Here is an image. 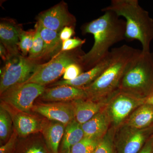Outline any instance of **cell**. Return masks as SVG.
Returning <instances> with one entry per match:
<instances>
[{"instance_id": "4316f807", "label": "cell", "mask_w": 153, "mask_h": 153, "mask_svg": "<svg viewBox=\"0 0 153 153\" xmlns=\"http://www.w3.org/2000/svg\"><path fill=\"white\" fill-rule=\"evenodd\" d=\"M83 68L79 63H74L69 64L63 74V80H73L76 79L83 72Z\"/></svg>"}, {"instance_id": "d6a6232c", "label": "cell", "mask_w": 153, "mask_h": 153, "mask_svg": "<svg viewBox=\"0 0 153 153\" xmlns=\"http://www.w3.org/2000/svg\"><path fill=\"white\" fill-rule=\"evenodd\" d=\"M0 56L5 63L11 58L7 50L1 43L0 44Z\"/></svg>"}, {"instance_id": "9c48e42d", "label": "cell", "mask_w": 153, "mask_h": 153, "mask_svg": "<svg viewBox=\"0 0 153 153\" xmlns=\"http://www.w3.org/2000/svg\"><path fill=\"white\" fill-rule=\"evenodd\" d=\"M153 134V127L140 129L123 124L116 130V153H139Z\"/></svg>"}, {"instance_id": "ac0fdd59", "label": "cell", "mask_w": 153, "mask_h": 153, "mask_svg": "<svg viewBox=\"0 0 153 153\" xmlns=\"http://www.w3.org/2000/svg\"><path fill=\"white\" fill-rule=\"evenodd\" d=\"M124 124L134 128L153 127V105L143 103L138 107Z\"/></svg>"}, {"instance_id": "8fae6325", "label": "cell", "mask_w": 153, "mask_h": 153, "mask_svg": "<svg viewBox=\"0 0 153 153\" xmlns=\"http://www.w3.org/2000/svg\"><path fill=\"white\" fill-rule=\"evenodd\" d=\"M33 110L52 120L66 126L74 119L72 102H58L33 106Z\"/></svg>"}, {"instance_id": "484cf974", "label": "cell", "mask_w": 153, "mask_h": 153, "mask_svg": "<svg viewBox=\"0 0 153 153\" xmlns=\"http://www.w3.org/2000/svg\"><path fill=\"white\" fill-rule=\"evenodd\" d=\"M35 30H30L27 31H21L19 43V49L22 52V55L26 57L29 54L32 48L34 40Z\"/></svg>"}, {"instance_id": "603a6c76", "label": "cell", "mask_w": 153, "mask_h": 153, "mask_svg": "<svg viewBox=\"0 0 153 153\" xmlns=\"http://www.w3.org/2000/svg\"><path fill=\"white\" fill-rule=\"evenodd\" d=\"M12 118L10 114L5 107H0V138L5 141L10 136L12 130Z\"/></svg>"}, {"instance_id": "4fadbf2b", "label": "cell", "mask_w": 153, "mask_h": 153, "mask_svg": "<svg viewBox=\"0 0 153 153\" xmlns=\"http://www.w3.org/2000/svg\"><path fill=\"white\" fill-rule=\"evenodd\" d=\"M41 97L45 101L52 102H71L77 100L87 98L83 88L69 85H59L52 88H46Z\"/></svg>"}, {"instance_id": "ba28073f", "label": "cell", "mask_w": 153, "mask_h": 153, "mask_svg": "<svg viewBox=\"0 0 153 153\" xmlns=\"http://www.w3.org/2000/svg\"><path fill=\"white\" fill-rule=\"evenodd\" d=\"M144 103L143 99L120 91L110 98L105 108L111 123L116 129L126 122L131 114Z\"/></svg>"}, {"instance_id": "5b68a950", "label": "cell", "mask_w": 153, "mask_h": 153, "mask_svg": "<svg viewBox=\"0 0 153 153\" xmlns=\"http://www.w3.org/2000/svg\"><path fill=\"white\" fill-rule=\"evenodd\" d=\"M80 48L68 52L60 51L47 63L38 64L32 76L26 83H34L44 85L55 81L64 74L67 66L79 63L80 57L84 54Z\"/></svg>"}, {"instance_id": "e575fe53", "label": "cell", "mask_w": 153, "mask_h": 153, "mask_svg": "<svg viewBox=\"0 0 153 153\" xmlns=\"http://www.w3.org/2000/svg\"><path fill=\"white\" fill-rule=\"evenodd\" d=\"M151 138H152V143L153 145V134L151 136Z\"/></svg>"}, {"instance_id": "3957f363", "label": "cell", "mask_w": 153, "mask_h": 153, "mask_svg": "<svg viewBox=\"0 0 153 153\" xmlns=\"http://www.w3.org/2000/svg\"><path fill=\"white\" fill-rule=\"evenodd\" d=\"M102 11H111L124 18L126 39L137 40L141 44L142 51H150L153 40V20L149 12L140 6L138 0H112Z\"/></svg>"}, {"instance_id": "30bf717a", "label": "cell", "mask_w": 153, "mask_h": 153, "mask_svg": "<svg viewBox=\"0 0 153 153\" xmlns=\"http://www.w3.org/2000/svg\"><path fill=\"white\" fill-rule=\"evenodd\" d=\"M37 23L44 27L60 33L66 27H74L76 25L75 17L68 11L64 2L41 12L37 18Z\"/></svg>"}, {"instance_id": "83f0119b", "label": "cell", "mask_w": 153, "mask_h": 153, "mask_svg": "<svg viewBox=\"0 0 153 153\" xmlns=\"http://www.w3.org/2000/svg\"><path fill=\"white\" fill-rule=\"evenodd\" d=\"M85 40L79 38H70L62 42L61 51L68 52L72 51L80 47L85 43Z\"/></svg>"}, {"instance_id": "e0dca14e", "label": "cell", "mask_w": 153, "mask_h": 153, "mask_svg": "<svg viewBox=\"0 0 153 153\" xmlns=\"http://www.w3.org/2000/svg\"><path fill=\"white\" fill-rule=\"evenodd\" d=\"M66 126L57 122L52 121L43 126L45 143L50 153H59V145L63 139Z\"/></svg>"}, {"instance_id": "277c9868", "label": "cell", "mask_w": 153, "mask_h": 153, "mask_svg": "<svg viewBox=\"0 0 153 153\" xmlns=\"http://www.w3.org/2000/svg\"><path fill=\"white\" fill-rule=\"evenodd\" d=\"M119 90L144 100L153 91V53L140 50L122 77Z\"/></svg>"}, {"instance_id": "7a4b0ae2", "label": "cell", "mask_w": 153, "mask_h": 153, "mask_svg": "<svg viewBox=\"0 0 153 153\" xmlns=\"http://www.w3.org/2000/svg\"><path fill=\"white\" fill-rule=\"evenodd\" d=\"M140 51L123 45L111 50L109 65L95 81L83 88L87 98L95 101L108 99L119 91V85L129 63Z\"/></svg>"}, {"instance_id": "1f68e13d", "label": "cell", "mask_w": 153, "mask_h": 153, "mask_svg": "<svg viewBox=\"0 0 153 153\" xmlns=\"http://www.w3.org/2000/svg\"><path fill=\"white\" fill-rule=\"evenodd\" d=\"M139 153H153V145L151 137Z\"/></svg>"}, {"instance_id": "d6986e66", "label": "cell", "mask_w": 153, "mask_h": 153, "mask_svg": "<svg viewBox=\"0 0 153 153\" xmlns=\"http://www.w3.org/2000/svg\"><path fill=\"white\" fill-rule=\"evenodd\" d=\"M13 121L17 133L22 137L42 130L44 126L29 114L22 112L14 116Z\"/></svg>"}, {"instance_id": "4dcf8cb0", "label": "cell", "mask_w": 153, "mask_h": 153, "mask_svg": "<svg viewBox=\"0 0 153 153\" xmlns=\"http://www.w3.org/2000/svg\"><path fill=\"white\" fill-rule=\"evenodd\" d=\"M74 34V27H66L63 28L59 33L60 40L63 42L70 39Z\"/></svg>"}, {"instance_id": "7402d4cb", "label": "cell", "mask_w": 153, "mask_h": 153, "mask_svg": "<svg viewBox=\"0 0 153 153\" xmlns=\"http://www.w3.org/2000/svg\"><path fill=\"white\" fill-rule=\"evenodd\" d=\"M116 130L111 127L106 134L100 140L93 153H116L114 143Z\"/></svg>"}, {"instance_id": "d4e9b609", "label": "cell", "mask_w": 153, "mask_h": 153, "mask_svg": "<svg viewBox=\"0 0 153 153\" xmlns=\"http://www.w3.org/2000/svg\"><path fill=\"white\" fill-rule=\"evenodd\" d=\"M100 140L84 137L72 147L71 153H93Z\"/></svg>"}, {"instance_id": "cb8c5ba5", "label": "cell", "mask_w": 153, "mask_h": 153, "mask_svg": "<svg viewBox=\"0 0 153 153\" xmlns=\"http://www.w3.org/2000/svg\"><path fill=\"white\" fill-rule=\"evenodd\" d=\"M35 30L33 46L28 57L31 60L37 61V60L43 58L44 46V41L40 34L39 27L36 24Z\"/></svg>"}, {"instance_id": "9a60e30c", "label": "cell", "mask_w": 153, "mask_h": 153, "mask_svg": "<svg viewBox=\"0 0 153 153\" xmlns=\"http://www.w3.org/2000/svg\"><path fill=\"white\" fill-rule=\"evenodd\" d=\"M110 98L101 101L82 99L71 102L74 107V119L81 125L87 122L105 108Z\"/></svg>"}, {"instance_id": "52a82bcc", "label": "cell", "mask_w": 153, "mask_h": 153, "mask_svg": "<svg viewBox=\"0 0 153 153\" xmlns=\"http://www.w3.org/2000/svg\"><path fill=\"white\" fill-rule=\"evenodd\" d=\"M45 89L44 85L25 82L6 91L1 94V99L20 112L29 114L33 110L34 101L43 94Z\"/></svg>"}, {"instance_id": "f1b7e54d", "label": "cell", "mask_w": 153, "mask_h": 153, "mask_svg": "<svg viewBox=\"0 0 153 153\" xmlns=\"http://www.w3.org/2000/svg\"><path fill=\"white\" fill-rule=\"evenodd\" d=\"M17 132H14L5 144L0 147V153H13L16 147Z\"/></svg>"}, {"instance_id": "7c38bea8", "label": "cell", "mask_w": 153, "mask_h": 153, "mask_svg": "<svg viewBox=\"0 0 153 153\" xmlns=\"http://www.w3.org/2000/svg\"><path fill=\"white\" fill-rule=\"evenodd\" d=\"M22 29L16 22L7 19H2L0 23L1 43L7 50L11 58L19 53L20 36Z\"/></svg>"}, {"instance_id": "ffe728a7", "label": "cell", "mask_w": 153, "mask_h": 153, "mask_svg": "<svg viewBox=\"0 0 153 153\" xmlns=\"http://www.w3.org/2000/svg\"><path fill=\"white\" fill-rule=\"evenodd\" d=\"M84 137V134L82 125L74 119L65 128L59 153H71L72 147L80 142Z\"/></svg>"}, {"instance_id": "6da1fadb", "label": "cell", "mask_w": 153, "mask_h": 153, "mask_svg": "<svg viewBox=\"0 0 153 153\" xmlns=\"http://www.w3.org/2000/svg\"><path fill=\"white\" fill-rule=\"evenodd\" d=\"M86 23L82 28L83 34H91L94 43L91 49L79 58L83 70H89L109 54L113 45L125 39L126 22L111 11Z\"/></svg>"}, {"instance_id": "44dd1931", "label": "cell", "mask_w": 153, "mask_h": 153, "mask_svg": "<svg viewBox=\"0 0 153 153\" xmlns=\"http://www.w3.org/2000/svg\"><path fill=\"white\" fill-rule=\"evenodd\" d=\"M36 24L39 27L44 42L43 58L54 57L61 51L62 42L60 38L59 33L44 27L37 22Z\"/></svg>"}, {"instance_id": "836d02e7", "label": "cell", "mask_w": 153, "mask_h": 153, "mask_svg": "<svg viewBox=\"0 0 153 153\" xmlns=\"http://www.w3.org/2000/svg\"><path fill=\"white\" fill-rule=\"evenodd\" d=\"M144 103L151 105H153V91L147 97L143 100Z\"/></svg>"}, {"instance_id": "2e32d148", "label": "cell", "mask_w": 153, "mask_h": 153, "mask_svg": "<svg viewBox=\"0 0 153 153\" xmlns=\"http://www.w3.org/2000/svg\"><path fill=\"white\" fill-rule=\"evenodd\" d=\"M111 127L109 116L105 108L82 125L85 137L100 140Z\"/></svg>"}, {"instance_id": "5bb4252c", "label": "cell", "mask_w": 153, "mask_h": 153, "mask_svg": "<svg viewBox=\"0 0 153 153\" xmlns=\"http://www.w3.org/2000/svg\"><path fill=\"white\" fill-rule=\"evenodd\" d=\"M111 58V52L110 51L109 54L100 63L89 70L83 72L76 79L69 81L61 80L56 81L52 85H69L79 88L86 87L95 81L101 75L109 65Z\"/></svg>"}, {"instance_id": "f546056e", "label": "cell", "mask_w": 153, "mask_h": 153, "mask_svg": "<svg viewBox=\"0 0 153 153\" xmlns=\"http://www.w3.org/2000/svg\"><path fill=\"white\" fill-rule=\"evenodd\" d=\"M22 153H50L47 147L39 143L33 144L26 148Z\"/></svg>"}, {"instance_id": "8992f818", "label": "cell", "mask_w": 153, "mask_h": 153, "mask_svg": "<svg viewBox=\"0 0 153 153\" xmlns=\"http://www.w3.org/2000/svg\"><path fill=\"white\" fill-rule=\"evenodd\" d=\"M5 63L1 70V94L13 86L27 81L38 64L37 61L20 54L11 57Z\"/></svg>"}]
</instances>
